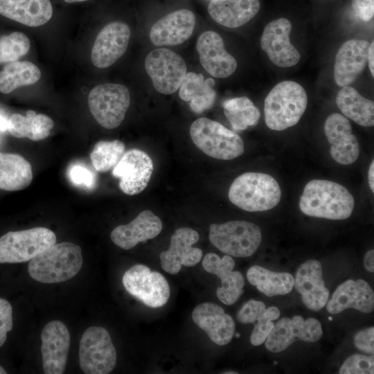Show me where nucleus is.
Instances as JSON below:
<instances>
[{
  "instance_id": "nucleus-1",
  "label": "nucleus",
  "mask_w": 374,
  "mask_h": 374,
  "mask_svg": "<svg viewBox=\"0 0 374 374\" xmlns=\"http://www.w3.org/2000/svg\"><path fill=\"white\" fill-rule=\"evenodd\" d=\"M354 205L353 195L344 186L323 179L309 181L299 201V208L305 215L334 220L348 218Z\"/></svg>"
},
{
  "instance_id": "nucleus-2",
  "label": "nucleus",
  "mask_w": 374,
  "mask_h": 374,
  "mask_svg": "<svg viewBox=\"0 0 374 374\" xmlns=\"http://www.w3.org/2000/svg\"><path fill=\"white\" fill-rule=\"evenodd\" d=\"M82 265V251L76 244H54L30 260V276L40 283H56L74 277Z\"/></svg>"
},
{
  "instance_id": "nucleus-3",
  "label": "nucleus",
  "mask_w": 374,
  "mask_h": 374,
  "mask_svg": "<svg viewBox=\"0 0 374 374\" xmlns=\"http://www.w3.org/2000/svg\"><path fill=\"white\" fill-rule=\"evenodd\" d=\"M307 103V93L301 84L292 80L278 83L265 99L267 126L282 131L295 125L304 114Z\"/></svg>"
},
{
  "instance_id": "nucleus-4",
  "label": "nucleus",
  "mask_w": 374,
  "mask_h": 374,
  "mask_svg": "<svg viewBox=\"0 0 374 374\" xmlns=\"http://www.w3.org/2000/svg\"><path fill=\"white\" fill-rule=\"evenodd\" d=\"M228 197L231 203L242 210L265 211L277 206L281 198V190L272 176L248 172L233 181Z\"/></svg>"
},
{
  "instance_id": "nucleus-5",
  "label": "nucleus",
  "mask_w": 374,
  "mask_h": 374,
  "mask_svg": "<svg viewBox=\"0 0 374 374\" xmlns=\"http://www.w3.org/2000/svg\"><path fill=\"white\" fill-rule=\"evenodd\" d=\"M194 144L206 155L220 160H231L244 153L242 139L221 123L202 117L190 127Z\"/></svg>"
},
{
  "instance_id": "nucleus-6",
  "label": "nucleus",
  "mask_w": 374,
  "mask_h": 374,
  "mask_svg": "<svg viewBox=\"0 0 374 374\" xmlns=\"http://www.w3.org/2000/svg\"><path fill=\"white\" fill-rule=\"evenodd\" d=\"M209 240L226 255L248 257L258 248L262 234L260 229L252 222L233 220L220 224H211Z\"/></svg>"
},
{
  "instance_id": "nucleus-7",
  "label": "nucleus",
  "mask_w": 374,
  "mask_h": 374,
  "mask_svg": "<svg viewBox=\"0 0 374 374\" xmlns=\"http://www.w3.org/2000/svg\"><path fill=\"white\" fill-rule=\"evenodd\" d=\"M55 242V233L46 227L9 231L0 238V263L30 260Z\"/></svg>"
},
{
  "instance_id": "nucleus-8",
  "label": "nucleus",
  "mask_w": 374,
  "mask_h": 374,
  "mask_svg": "<svg viewBox=\"0 0 374 374\" xmlns=\"http://www.w3.org/2000/svg\"><path fill=\"white\" fill-rule=\"evenodd\" d=\"M130 104L127 88L119 84H99L91 89L88 96L91 114L102 127L108 130L121 124Z\"/></svg>"
},
{
  "instance_id": "nucleus-9",
  "label": "nucleus",
  "mask_w": 374,
  "mask_h": 374,
  "mask_svg": "<svg viewBox=\"0 0 374 374\" xmlns=\"http://www.w3.org/2000/svg\"><path fill=\"white\" fill-rule=\"evenodd\" d=\"M79 364L86 374H107L116 364V352L108 331L91 326L83 333L79 348Z\"/></svg>"
},
{
  "instance_id": "nucleus-10",
  "label": "nucleus",
  "mask_w": 374,
  "mask_h": 374,
  "mask_svg": "<svg viewBox=\"0 0 374 374\" xmlns=\"http://www.w3.org/2000/svg\"><path fill=\"white\" fill-rule=\"evenodd\" d=\"M145 68L155 89L163 94L177 91L187 73L182 57L165 48L149 53L145 60Z\"/></svg>"
},
{
  "instance_id": "nucleus-11",
  "label": "nucleus",
  "mask_w": 374,
  "mask_h": 374,
  "mask_svg": "<svg viewBox=\"0 0 374 374\" xmlns=\"http://www.w3.org/2000/svg\"><path fill=\"white\" fill-rule=\"evenodd\" d=\"M122 281L132 296L148 307H161L169 299L170 287L166 278L144 265H136L130 268L124 274Z\"/></svg>"
},
{
  "instance_id": "nucleus-12",
  "label": "nucleus",
  "mask_w": 374,
  "mask_h": 374,
  "mask_svg": "<svg viewBox=\"0 0 374 374\" xmlns=\"http://www.w3.org/2000/svg\"><path fill=\"white\" fill-rule=\"evenodd\" d=\"M323 331L320 322L314 318L304 319L296 315L292 319L284 317L274 326L265 339V347L273 353H279L289 347L296 340L308 342L318 341Z\"/></svg>"
},
{
  "instance_id": "nucleus-13",
  "label": "nucleus",
  "mask_w": 374,
  "mask_h": 374,
  "mask_svg": "<svg viewBox=\"0 0 374 374\" xmlns=\"http://www.w3.org/2000/svg\"><path fill=\"white\" fill-rule=\"evenodd\" d=\"M152 172L150 156L141 150L132 149L124 153L112 175L120 179L119 188L125 194L135 195L147 187Z\"/></svg>"
},
{
  "instance_id": "nucleus-14",
  "label": "nucleus",
  "mask_w": 374,
  "mask_h": 374,
  "mask_svg": "<svg viewBox=\"0 0 374 374\" xmlns=\"http://www.w3.org/2000/svg\"><path fill=\"white\" fill-rule=\"evenodd\" d=\"M291 30L292 24L286 18L273 20L264 28L260 39L261 47L278 66L291 67L300 60L299 52L290 41Z\"/></svg>"
},
{
  "instance_id": "nucleus-15",
  "label": "nucleus",
  "mask_w": 374,
  "mask_h": 374,
  "mask_svg": "<svg viewBox=\"0 0 374 374\" xmlns=\"http://www.w3.org/2000/svg\"><path fill=\"white\" fill-rule=\"evenodd\" d=\"M42 366L46 374L64 372L70 346V334L60 321L48 322L41 333Z\"/></svg>"
},
{
  "instance_id": "nucleus-16",
  "label": "nucleus",
  "mask_w": 374,
  "mask_h": 374,
  "mask_svg": "<svg viewBox=\"0 0 374 374\" xmlns=\"http://www.w3.org/2000/svg\"><path fill=\"white\" fill-rule=\"evenodd\" d=\"M130 37L128 25L114 21L106 25L97 35L93 45L91 59L98 68H107L125 53Z\"/></svg>"
},
{
  "instance_id": "nucleus-17",
  "label": "nucleus",
  "mask_w": 374,
  "mask_h": 374,
  "mask_svg": "<svg viewBox=\"0 0 374 374\" xmlns=\"http://www.w3.org/2000/svg\"><path fill=\"white\" fill-rule=\"evenodd\" d=\"M199 233L194 229L184 227L177 229L170 239L169 249L160 253L162 269L170 274H177L181 265L193 267L202 258V251L193 245L199 240Z\"/></svg>"
},
{
  "instance_id": "nucleus-18",
  "label": "nucleus",
  "mask_w": 374,
  "mask_h": 374,
  "mask_svg": "<svg viewBox=\"0 0 374 374\" xmlns=\"http://www.w3.org/2000/svg\"><path fill=\"white\" fill-rule=\"evenodd\" d=\"M324 132L330 145V155L336 162L349 165L356 161L359 144L347 118L338 113L330 114L325 121Z\"/></svg>"
},
{
  "instance_id": "nucleus-19",
  "label": "nucleus",
  "mask_w": 374,
  "mask_h": 374,
  "mask_svg": "<svg viewBox=\"0 0 374 374\" xmlns=\"http://www.w3.org/2000/svg\"><path fill=\"white\" fill-rule=\"evenodd\" d=\"M196 48L202 66L212 76L225 78L235 72L237 62L225 50L223 39L217 33L207 30L202 33Z\"/></svg>"
},
{
  "instance_id": "nucleus-20",
  "label": "nucleus",
  "mask_w": 374,
  "mask_h": 374,
  "mask_svg": "<svg viewBox=\"0 0 374 374\" xmlns=\"http://www.w3.org/2000/svg\"><path fill=\"white\" fill-rule=\"evenodd\" d=\"M204 269L216 275L221 280L222 285L216 290L217 298L226 305H232L243 294L244 280L238 271H233L235 261L229 255L222 258L214 253L205 255L202 260Z\"/></svg>"
},
{
  "instance_id": "nucleus-21",
  "label": "nucleus",
  "mask_w": 374,
  "mask_h": 374,
  "mask_svg": "<svg viewBox=\"0 0 374 374\" xmlns=\"http://www.w3.org/2000/svg\"><path fill=\"white\" fill-rule=\"evenodd\" d=\"M195 25L194 13L188 9H180L156 21L150 29V37L156 46L177 45L191 36Z\"/></svg>"
},
{
  "instance_id": "nucleus-22",
  "label": "nucleus",
  "mask_w": 374,
  "mask_h": 374,
  "mask_svg": "<svg viewBox=\"0 0 374 374\" xmlns=\"http://www.w3.org/2000/svg\"><path fill=\"white\" fill-rule=\"evenodd\" d=\"M294 285L308 309L318 311L326 305L329 290L325 285L319 261L309 260L301 265Z\"/></svg>"
},
{
  "instance_id": "nucleus-23",
  "label": "nucleus",
  "mask_w": 374,
  "mask_h": 374,
  "mask_svg": "<svg viewBox=\"0 0 374 374\" xmlns=\"http://www.w3.org/2000/svg\"><path fill=\"white\" fill-rule=\"evenodd\" d=\"M370 44L364 39H350L339 49L334 66V78L339 87L352 84L364 70Z\"/></svg>"
},
{
  "instance_id": "nucleus-24",
  "label": "nucleus",
  "mask_w": 374,
  "mask_h": 374,
  "mask_svg": "<svg viewBox=\"0 0 374 374\" xmlns=\"http://www.w3.org/2000/svg\"><path fill=\"white\" fill-rule=\"evenodd\" d=\"M195 323L208 335L215 344L224 346L229 344L235 332L233 318L220 305L206 302L198 305L192 312Z\"/></svg>"
},
{
  "instance_id": "nucleus-25",
  "label": "nucleus",
  "mask_w": 374,
  "mask_h": 374,
  "mask_svg": "<svg viewBox=\"0 0 374 374\" xmlns=\"http://www.w3.org/2000/svg\"><path fill=\"white\" fill-rule=\"evenodd\" d=\"M326 308L331 314H338L348 308L370 313L374 309L373 290L362 279L348 280L337 287Z\"/></svg>"
},
{
  "instance_id": "nucleus-26",
  "label": "nucleus",
  "mask_w": 374,
  "mask_h": 374,
  "mask_svg": "<svg viewBox=\"0 0 374 374\" xmlns=\"http://www.w3.org/2000/svg\"><path fill=\"white\" fill-rule=\"evenodd\" d=\"M162 230L160 218L144 210L127 224L116 226L111 233L112 241L123 249H130L140 242L155 238Z\"/></svg>"
},
{
  "instance_id": "nucleus-27",
  "label": "nucleus",
  "mask_w": 374,
  "mask_h": 374,
  "mask_svg": "<svg viewBox=\"0 0 374 374\" xmlns=\"http://www.w3.org/2000/svg\"><path fill=\"white\" fill-rule=\"evenodd\" d=\"M0 15L28 26L47 23L53 15L50 0H0Z\"/></svg>"
},
{
  "instance_id": "nucleus-28",
  "label": "nucleus",
  "mask_w": 374,
  "mask_h": 374,
  "mask_svg": "<svg viewBox=\"0 0 374 374\" xmlns=\"http://www.w3.org/2000/svg\"><path fill=\"white\" fill-rule=\"evenodd\" d=\"M259 0H212L208 6L210 16L229 28L241 26L259 11Z\"/></svg>"
},
{
  "instance_id": "nucleus-29",
  "label": "nucleus",
  "mask_w": 374,
  "mask_h": 374,
  "mask_svg": "<svg viewBox=\"0 0 374 374\" xmlns=\"http://www.w3.org/2000/svg\"><path fill=\"white\" fill-rule=\"evenodd\" d=\"M215 81L204 80L202 73H186L179 87V96L184 101H190L192 111L197 114L210 109L215 103Z\"/></svg>"
},
{
  "instance_id": "nucleus-30",
  "label": "nucleus",
  "mask_w": 374,
  "mask_h": 374,
  "mask_svg": "<svg viewBox=\"0 0 374 374\" xmlns=\"http://www.w3.org/2000/svg\"><path fill=\"white\" fill-rule=\"evenodd\" d=\"M30 163L16 154L0 152V189L17 191L27 188L32 182Z\"/></svg>"
},
{
  "instance_id": "nucleus-31",
  "label": "nucleus",
  "mask_w": 374,
  "mask_h": 374,
  "mask_svg": "<svg viewBox=\"0 0 374 374\" xmlns=\"http://www.w3.org/2000/svg\"><path fill=\"white\" fill-rule=\"evenodd\" d=\"M336 103L347 118L364 127L374 125V103L362 96L350 86L343 87L337 93Z\"/></svg>"
},
{
  "instance_id": "nucleus-32",
  "label": "nucleus",
  "mask_w": 374,
  "mask_h": 374,
  "mask_svg": "<svg viewBox=\"0 0 374 374\" xmlns=\"http://www.w3.org/2000/svg\"><path fill=\"white\" fill-rule=\"evenodd\" d=\"M53 126V121L49 116L28 110L26 116L12 114L8 118V130L16 138L38 141L48 137Z\"/></svg>"
},
{
  "instance_id": "nucleus-33",
  "label": "nucleus",
  "mask_w": 374,
  "mask_h": 374,
  "mask_svg": "<svg viewBox=\"0 0 374 374\" xmlns=\"http://www.w3.org/2000/svg\"><path fill=\"white\" fill-rule=\"evenodd\" d=\"M247 277L250 284L267 296L288 294L294 285V277L290 273L275 272L258 265L248 269Z\"/></svg>"
},
{
  "instance_id": "nucleus-34",
  "label": "nucleus",
  "mask_w": 374,
  "mask_h": 374,
  "mask_svg": "<svg viewBox=\"0 0 374 374\" xmlns=\"http://www.w3.org/2000/svg\"><path fill=\"white\" fill-rule=\"evenodd\" d=\"M41 75L39 69L30 62H9L0 71V92L9 93L18 87L35 84Z\"/></svg>"
},
{
  "instance_id": "nucleus-35",
  "label": "nucleus",
  "mask_w": 374,
  "mask_h": 374,
  "mask_svg": "<svg viewBox=\"0 0 374 374\" xmlns=\"http://www.w3.org/2000/svg\"><path fill=\"white\" fill-rule=\"evenodd\" d=\"M223 108L224 115L236 131L256 125L260 116L258 109L245 96L226 100Z\"/></svg>"
},
{
  "instance_id": "nucleus-36",
  "label": "nucleus",
  "mask_w": 374,
  "mask_h": 374,
  "mask_svg": "<svg viewBox=\"0 0 374 374\" xmlns=\"http://www.w3.org/2000/svg\"><path fill=\"white\" fill-rule=\"evenodd\" d=\"M125 150V144L119 140L100 141L90 154L92 166L97 172H107L118 163Z\"/></svg>"
},
{
  "instance_id": "nucleus-37",
  "label": "nucleus",
  "mask_w": 374,
  "mask_h": 374,
  "mask_svg": "<svg viewBox=\"0 0 374 374\" xmlns=\"http://www.w3.org/2000/svg\"><path fill=\"white\" fill-rule=\"evenodd\" d=\"M30 43L28 37L21 32H13L0 38V63L11 62L26 55Z\"/></svg>"
},
{
  "instance_id": "nucleus-38",
  "label": "nucleus",
  "mask_w": 374,
  "mask_h": 374,
  "mask_svg": "<svg viewBox=\"0 0 374 374\" xmlns=\"http://www.w3.org/2000/svg\"><path fill=\"white\" fill-rule=\"evenodd\" d=\"M279 316L280 311L276 307L271 306L265 309L263 314L257 319L251 335L250 341L253 346H259L265 342L274 326L272 321L277 319Z\"/></svg>"
},
{
  "instance_id": "nucleus-39",
  "label": "nucleus",
  "mask_w": 374,
  "mask_h": 374,
  "mask_svg": "<svg viewBox=\"0 0 374 374\" xmlns=\"http://www.w3.org/2000/svg\"><path fill=\"white\" fill-rule=\"evenodd\" d=\"M340 374H373L374 373L373 355L366 356L355 354L350 356L339 368Z\"/></svg>"
},
{
  "instance_id": "nucleus-40",
  "label": "nucleus",
  "mask_w": 374,
  "mask_h": 374,
  "mask_svg": "<svg viewBox=\"0 0 374 374\" xmlns=\"http://www.w3.org/2000/svg\"><path fill=\"white\" fill-rule=\"evenodd\" d=\"M266 309L262 301L251 299L245 303L237 314L238 321L242 323H254Z\"/></svg>"
},
{
  "instance_id": "nucleus-41",
  "label": "nucleus",
  "mask_w": 374,
  "mask_h": 374,
  "mask_svg": "<svg viewBox=\"0 0 374 374\" xmlns=\"http://www.w3.org/2000/svg\"><path fill=\"white\" fill-rule=\"evenodd\" d=\"M70 181L75 185L91 188L95 183L93 173L83 165L74 164L69 170Z\"/></svg>"
},
{
  "instance_id": "nucleus-42",
  "label": "nucleus",
  "mask_w": 374,
  "mask_h": 374,
  "mask_svg": "<svg viewBox=\"0 0 374 374\" xmlns=\"http://www.w3.org/2000/svg\"><path fill=\"white\" fill-rule=\"evenodd\" d=\"M12 308L6 299H0V347L7 338V333L12 328Z\"/></svg>"
},
{
  "instance_id": "nucleus-43",
  "label": "nucleus",
  "mask_w": 374,
  "mask_h": 374,
  "mask_svg": "<svg viewBox=\"0 0 374 374\" xmlns=\"http://www.w3.org/2000/svg\"><path fill=\"white\" fill-rule=\"evenodd\" d=\"M354 344L357 348L364 353H374V328L369 327L359 331L354 336Z\"/></svg>"
},
{
  "instance_id": "nucleus-44",
  "label": "nucleus",
  "mask_w": 374,
  "mask_h": 374,
  "mask_svg": "<svg viewBox=\"0 0 374 374\" xmlns=\"http://www.w3.org/2000/svg\"><path fill=\"white\" fill-rule=\"evenodd\" d=\"M355 15L362 21H368L374 15V0H352Z\"/></svg>"
},
{
  "instance_id": "nucleus-45",
  "label": "nucleus",
  "mask_w": 374,
  "mask_h": 374,
  "mask_svg": "<svg viewBox=\"0 0 374 374\" xmlns=\"http://www.w3.org/2000/svg\"><path fill=\"white\" fill-rule=\"evenodd\" d=\"M365 268L371 272L374 271V250L371 249L366 252L364 258Z\"/></svg>"
},
{
  "instance_id": "nucleus-46",
  "label": "nucleus",
  "mask_w": 374,
  "mask_h": 374,
  "mask_svg": "<svg viewBox=\"0 0 374 374\" xmlns=\"http://www.w3.org/2000/svg\"><path fill=\"white\" fill-rule=\"evenodd\" d=\"M374 42H372L370 44V46L368 52V67L372 76H374Z\"/></svg>"
},
{
  "instance_id": "nucleus-47",
  "label": "nucleus",
  "mask_w": 374,
  "mask_h": 374,
  "mask_svg": "<svg viewBox=\"0 0 374 374\" xmlns=\"http://www.w3.org/2000/svg\"><path fill=\"white\" fill-rule=\"evenodd\" d=\"M374 161L373 160L368 169V185L372 190V192H374Z\"/></svg>"
},
{
  "instance_id": "nucleus-48",
  "label": "nucleus",
  "mask_w": 374,
  "mask_h": 374,
  "mask_svg": "<svg viewBox=\"0 0 374 374\" xmlns=\"http://www.w3.org/2000/svg\"><path fill=\"white\" fill-rule=\"evenodd\" d=\"M8 119L0 114V132H6L8 130Z\"/></svg>"
},
{
  "instance_id": "nucleus-49",
  "label": "nucleus",
  "mask_w": 374,
  "mask_h": 374,
  "mask_svg": "<svg viewBox=\"0 0 374 374\" xmlns=\"http://www.w3.org/2000/svg\"><path fill=\"white\" fill-rule=\"evenodd\" d=\"M64 1H65L66 3H75V2H82L87 0H64Z\"/></svg>"
},
{
  "instance_id": "nucleus-50",
  "label": "nucleus",
  "mask_w": 374,
  "mask_h": 374,
  "mask_svg": "<svg viewBox=\"0 0 374 374\" xmlns=\"http://www.w3.org/2000/svg\"><path fill=\"white\" fill-rule=\"evenodd\" d=\"M6 373H7L6 370L1 366H0V374H6Z\"/></svg>"
},
{
  "instance_id": "nucleus-51",
  "label": "nucleus",
  "mask_w": 374,
  "mask_h": 374,
  "mask_svg": "<svg viewBox=\"0 0 374 374\" xmlns=\"http://www.w3.org/2000/svg\"><path fill=\"white\" fill-rule=\"evenodd\" d=\"M224 374H237L238 373L237 372H234V371H226L224 373Z\"/></svg>"
},
{
  "instance_id": "nucleus-52",
  "label": "nucleus",
  "mask_w": 374,
  "mask_h": 374,
  "mask_svg": "<svg viewBox=\"0 0 374 374\" xmlns=\"http://www.w3.org/2000/svg\"><path fill=\"white\" fill-rule=\"evenodd\" d=\"M235 336H236V337H240V335H239V334H236Z\"/></svg>"
},
{
  "instance_id": "nucleus-53",
  "label": "nucleus",
  "mask_w": 374,
  "mask_h": 374,
  "mask_svg": "<svg viewBox=\"0 0 374 374\" xmlns=\"http://www.w3.org/2000/svg\"><path fill=\"white\" fill-rule=\"evenodd\" d=\"M210 1H212V0H210Z\"/></svg>"
}]
</instances>
